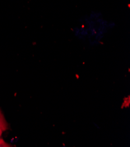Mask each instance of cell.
<instances>
[{"label":"cell","mask_w":130,"mask_h":147,"mask_svg":"<svg viewBox=\"0 0 130 147\" xmlns=\"http://www.w3.org/2000/svg\"><path fill=\"white\" fill-rule=\"evenodd\" d=\"M0 128L3 131H5L8 129V123L6 121L5 117L1 110H0Z\"/></svg>","instance_id":"cell-1"},{"label":"cell","mask_w":130,"mask_h":147,"mask_svg":"<svg viewBox=\"0 0 130 147\" xmlns=\"http://www.w3.org/2000/svg\"><path fill=\"white\" fill-rule=\"evenodd\" d=\"M10 146H12L5 142L4 140L1 138H0V147H10Z\"/></svg>","instance_id":"cell-2"},{"label":"cell","mask_w":130,"mask_h":147,"mask_svg":"<svg viewBox=\"0 0 130 147\" xmlns=\"http://www.w3.org/2000/svg\"><path fill=\"white\" fill-rule=\"evenodd\" d=\"M3 131L0 128V138H1V136H2V134H3Z\"/></svg>","instance_id":"cell-3"}]
</instances>
